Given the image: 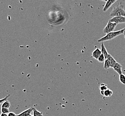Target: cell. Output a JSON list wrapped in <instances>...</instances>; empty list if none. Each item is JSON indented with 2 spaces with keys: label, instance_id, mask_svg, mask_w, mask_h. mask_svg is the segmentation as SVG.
<instances>
[{
  "label": "cell",
  "instance_id": "cell-22",
  "mask_svg": "<svg viewBox=\"0 0 125 116\" xmlns=\"http://www.w3.org/2000/svg\"><path fill=\"white\" fill-rule=\"evenodd\" d=\"M101 0V1H106V2H107L108 0Z\"/></svg>",
  "mask_w": 125,
  "mask_h": 116
},
{
  "label": "cell",
  "instance_id": "cell-11",
  "mask_svg": "<svg viewBox=\"0 0 125 116\" xmlns=\"http://www.w3.org/2000/svg\"><path fill=\"white\" fill-rule=\"evenodd\" d=\"M107 60H109V61L111 63V68H113V67L114 66V65L115 64V63L117 62L115 60L114 57L112 56L111 54H109L107 56Z\"/></svg>",
  "mask_w": 125,
  "mask_h": 116
},
{
  "label": "cell",
  "instance_id": "cell-18",
  "mask_svg": "<svg viewBox=\"0 0 125 116\" xmlns=\"http://www.w3.org/2000/svg\"><path fill=\"white\" fill-rule=\"evenodd\" d=\"M1 113L6 114H8L10 113L9 109L8 108H1Z\"/></svg>",
  "mask_w": 125,
  "mask_h": 116
},
{
  "label": "cell",
  "instance_id": "cell-1",
  "mask_svg": "<svg viewBox=\"0 0 125 116\" xmlns=\"http://www.w3.org/2000/svg\"><path fill=\"white\" fill-rule=\"evenodd\" d=\"M110 16L112 18L115 17H125V11L124 6L120 3L118 6L114 7L110 13Z\"/></svg>",
  "mask_w": 125,
  "mask_h": 116
},
{
  "label": "cell",
  "instance_id": "cell-5",
  "mask_svg": "<svg viewBox=\"0 0 125 116\" xmlns=\"http://www.w3.org/2000/svg\"><path fill=\"white\" fill-rule=\"evenodd\" d=\"M113 68H114V70L116 71L119 75L122 74V65L121 64H120L119 63L116 62Z\"/></svg>",
  "mask_w": 125,
  "mask_h": 116
},
{
  "label": "cell",
  "instance_id": "cell-8",
  "mask_svg": "<svg viewBox=\"0 0 125 116\" xmlns=\"http://www.w3.org/2000/svg\"><path fill=\"white\" fill-rule=\"evenodd\" d=\"M101 94L105 97H110L113 94V92L111 90L108 89L105 91H101Z\"/></svg>",
  "mask_w": 125,
  "mask_h": 116
},
{
  "label": "cell",
  "instance_id": "cell-9",
  "mask_svg": "<svg viewBox=\"0 0 125 116\" xmlns=\"http://www.w3.org/2000/svg\"><path fill=\"white\" fill-rule=\"evenodd\" d=\"M102 54L101 51L99 49L97 48L95 50L93 51L92 56L95 58L96 60H98V58L100 57L101 54Z\"/></svg>",
  "mask_w": 125,
  "mask_h": 116
},
{
  "label": "cell",
  "instance_id": "cell-21",
  "mask_svg": "<svg viewBox=\"0 0 125 116\" xmlns=\"http://www.w3.org/2000/svg\"><path fill=\"white\" fill-rule=\"evenodd\" d=\"M0 116H8V114L2 113L0 115Z\"/></svg>",
  "mask_w": 125,
  "mask_h": 116
},
{
  "label": "cell",
  "instance_id": "cell-12",
  "mask_svg": "<svg viewBox=\"0 0 125 116\" xmlns=\"http://www.w3.org/2000/svg\"><path fill=\"white\" fill-rule=\"evenodd\" d=\"M33 114L34 116H44L42 113L37 110L35 108H33Z\"/></svg>",
  "mask_w": 125,
  "mask_h": 116
},
{
  "label": "cell",
  "instance_id": "cell-25",
  "mask_svg": "<svg viewBox=\"0 0 125 116\" xmlns=\"http://www.w3.org/2000/svg\"><path fill=\"white\" fill-rule=\"evenodd\" d=\"M29 116H33V115H31H31H29Z\"/></svg>",
  "mask_w": 125,
  "mask_h": 116
},
{
  "label": "cell",
  "instance_id": "cell-16",
  "mask_svg": "<svg viewBox=\"0 0 125 116\" xmlns=\"http://www.w3.org/2000/svg\"><path fill=\"white\" fill-rule=\"evenodd\" d=\"M120 81L123 84H125V75L124 74H121L119 76Z\"/></svg>",
  "mask_w": 125,
  "mask_h": 116
},
{
  "label": "cell",
  "instance_id": "cell-17",
  "mask_svg": "<svg viewBox=\"0 0 125 116\" xmlns=\"http://www.w3.org/2000/svg\"><path fill=\"white\" fill-rule=\"evenodd\" d=\"M106 60L104 56V55L103 54H101V55L100 56V57L98 58V61L99 62H103L105 60Z\"/></svg>",
  "mask_w": 125,
  "mask_h": 116
},
{
  "label": "cell",
  "instance_id": "cell-13",
  "mask_svg": "<svg viewBox=\"0 0 125 116\" xmlns=\"http://www.w3.org/2000/svg\"><path fill=\"white\" fill-rule=\"evenodd\" d=\"M104 68L105 69H106L109 68H111V63L109 61V60L106 59L104 61Z\"/></svg>",
  "mask_w": 125,
  "mask_h": 116
},
{
  "label": "cell",
  "instance_id": "cell-10",
  "mask_svg": "<svg viewBox=\"0 0 125 116\" xmlns=\"http://www.w3.org/2000/svg\"><path fill=\"white\" fill-rule=\"evenodd\" d=\"M101 53L102 54H103L104 55L105 57V59H107V57L108 55L109 54L107 51L106 50V49L105 48V46H104V43L102 42L101 43Z\"/></svg>",
  "mask_w": 125,
  "mask_h": 116
},
{
  "label": "cell",
  "instance_id": "cell-24",
  "mask_svg": "<svg viewBox=\"0 0 125 116\" xmlns=\"http://www.w3.org/2000/svg\"><path fill=\"white\" fill-rule=\"evenodd\" d=\"M124 37H125V32L124 33Z\"/></svg>",
  "mask_w": 125,
  "mask_h": 116
},
{
  "label": "cell",
  "instance_id": "cell-4",
  "mask_svg": "<svg viewBox=\"0 0 125 116\" xmlns=\"http://www.w3.org/2000/svg\"><path fill=\"white\" fill-rule=\"evenodd\" d=\"M109 21L115 23L117 24L120 23H125V17L119 16L114 17L112 18L111 19H109Z\"/></svg>",
  "mask_w": 125,
  "mask_h": 116
},
{
  "label": "cell",
  "instance_id": "cell-3",
  "mask_svg": "<svg viewBox=\"0 0 125 116\" xmlns=\"http://www.w3.org/2000/svg\"><path fill=\"white\" fill-rule=\"evenodd\" d=\"M117 25L116 23L109 21L106 27H104L103 29L104 33L105 34H108L109 33L113 32Z\"/></svg>",
  "mask_w": 125,
  "mask_h": 116
},
{
  "label": "cell",
  "instance_id": "cell-2",
  "mask_svg": "<svg viewBox=\"0 0 125 116\" xmlns=\"http://www.w3.org/2000/svg\"><path fill=\"white\" fill-rule=\"evenodd\" d=\"M122 34H124L123 29L118 30L117 31L112 32L109 33V34H107L105 36H104L103 37L99 39V40H98V42H103L105 41L111 40L112 39L117 37V36L122 35Z\"/></svg>",
  "mask_w": 125,
  "mask_h": 116
},
{
  "label": "cell",
  "instance_id": "cell-20",
  "mask_svg": "<svg viewBox=\"0 0 125 116\" xmlns=\"http://www.w3.org/2000/svg\"><path fill=\"white\" fill-rule=\"evenodd\" d=\"M8 116H16L17 115L15 113H14V112H10L8 114Z\"/></svg>",
  "mask_w": 125,
  "mask_h": 116
},
{
  "label": "cell",
  "instance_id": "cell-14",
  "mask_svg": "<svg viewBox=\"0 0 125 116\" xmlns=\"http://www.w3.org/2000/svg\"><path fill=\"white\" fill-rule=\"evenodd\" d=\"M10 103L8 100H6L2 104L1 108H9L10 107Z\"/></svg>",
  "mask_w": 125,
  "mask_h": 116
},
{
  "label": "cell",
  "instance_id": "cell-7",
  "mask_svg": "<svg viewBox=\"0 0 125 116\" xmlns=\"http://www.w3.org/2000/svg\"><path fill=\"white\" fill-rule=\"evenodd\" d=\"M117 0H108L106 2V4L104 7L103 11L106 12Z\"/></svg>",
  "mask_w": 125,
  "mask_h": 116
},
{
  "label": "cell",
  "instance_id": "cell-19",
  "mask_svg": "<svg viewBox=\"0 0 125 116\" xmlns=\"http://www.w3.org/2000/svg\"><path fill=\"white\" fill-rule=\"evenodd\" d=\"M10 96V95H8L7 96H6V97L3 98V99H0V105L2 104L4 101H5L6 100H7V99Z\"/></svg>",
  "mask_w": 125,
  "mask_h": 116
},
{
  "label": "cell",
  "instance_id": "cell-15",
  "mask_svg": "<svg viewBox=\"0 0 125 116\" xmlns=\"http://www.w3.org/2000/svg\"><path fill=\"white\" fill-rule=\"evenodd\" d=\"M99 89L101 91H105L106 90V89H108V86L106 84H103V83H102L101 84L100 87H99Z\"/></svg>",
  "mask_w": 125,
  "mask_h": 116
},
{
  "label": "cell",
  "instance_id": "cell-23",
  "mask_svg": "<svg viewBox=\"0 0 125 116\" xmlns=\"http://www.w3.org/2000/svg\"><path fill=\"white\" fill-rule=\"evenodd\" d=\"M123 29V30H124V33L125 32V28H124V29Z\"/></svg>",
  "mask_w": 125,
  "mask_h": 116
},
{
  "label": "cell",
  "instance_id": "cell-6",
  "mask_svg": "<svg viewBox=\"0 0 125 116\" xmlns=\"http://www.w3.org/2000/svg\"><path fill=\"white\" fill-rule=\"evenodd\" d=\"M33 108L31 107L27 110L22 112V113H19V114L17 115L16 116H29L31 114V113L33 112Z\"/></svg>",
  "mask_w": 125,
  "mask_h": 116
}]
</instances>
